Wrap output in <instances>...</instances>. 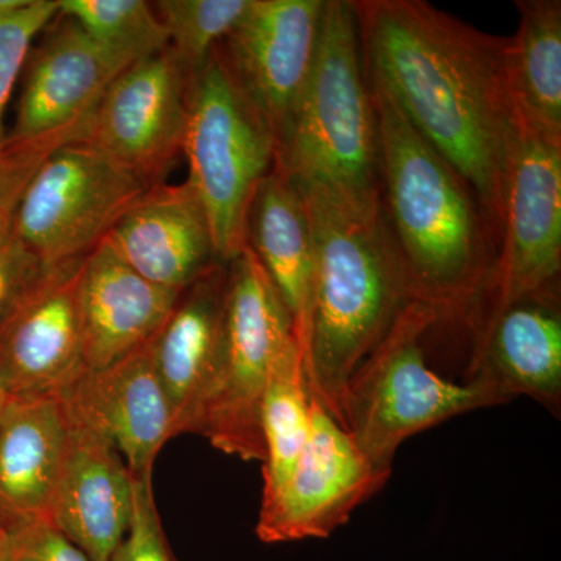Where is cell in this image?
<instances>
[{
    "mask_svg": "<svg viewBox=\"0 0 561 561\" xmlns=\"http://www.w3.org/2000/svg\"><path fill=\"white\" fill-rule=\"evenodd\" d=\"M368 80L471 184L501 245L513 105L507 38L423 0H351Z\"/></svg>",
    "mask_w": 561,
    "mask_h": 561,
    "instance_id": "1",
    "label": "cell"
},
{
    "mask_svg": "<svg viewBox=\"0 0 561 561\" xmlns=\"http://www.w3.org/2000/svg\"><path fill=\"white\" fill-rule=\"evenodd\" d=\"M379 133V186L387 230L416 300L438 320L474 330L489 298L500 242L478 195L370 81Z\"/></svg>",
    "mask_w": 561,
    "mask_h": 561,
    "instance_id": "2",
    "label": "cell"
},
{
    "mask_svg": "<svg viewBox=\"0 0 561 561\" xmlns=\"http://www.w3.org/2000/svg\"><path fill=\"white\" fill-rule=\"evenodd\" d=\"M298 190L308 203L316 250L306 346L309 387L343 426L346 389L354 373L401 312L420 301L382 213L362 216L316 187Z\"/></svg>",
    "mask_w": 561,
    "mask_h": 561,
    "instance_id": "3",
    "label": "cell"
},
{
    "mask_svg": "<svg viewBox=\"0 0 561 561\" xmlns=\"http://www.w3.org/2000/svg\"><path fill=\"white\" fill-rule=\"evenodd\" d=\"M275 168L362 216H381L375 101L351 0H327L319 47L278 142Z\"/></svg>",
    "mask_w": 561,
    "mask_h": 561,
    "instance_id": "4",
    "label": "cell"
},
{
    "mask_svg": "<svg viewBox=\"0 0 561 561\" xmlns=\"http://www.w3.org/2000/svg\"><path fill=\"white\" fill-rule=\"evenodd\" d=\"M437 324L430 306L409 305L346 389L343 427L383 474L391 476L398 449L413 435L461 413L508 402L483 383L454 382L431 370L423 341Z\"/></svg>",
    "mask_w": 561,
    "mask_h": 561,
    "instance_id": "5",
    "label": "cell"
},
{
    "mask_svg": "<svg viewBox=\"0 0 561 561\" xmlns=\"http://www.w3.org/2000/svg\"><path fill=\"white\" fill-rule=\"evenodd\" d=\"M183 154L187 181L208 214L217 260L228 264L247 247L251 202L275 168L276 142L236 87L219 46L192 76Z\"/></svg>",
    "mask_w": 561,
    "mask_h": 561,
    "instance_id": "6",
    "label": "cell"
},
{
    "mask_svg": "<svg viewBox=\"0 0 561 561\" xmlns=\"http://www.w3.org/2000/svg\"><path fill=\"white\" fill-rule=\"evenodd\" d=\"M294 334L278 291L253 251L228 262L224 346L194 434L242 460H265L261 409L276 351Z\"/></svg>",
    "mask_w": 561,
    "mask_h": 561,
    "instance_id": "7",
    "label": "cell"
},
{
    "mask_svg": "<svg viewBox=\"0 0 561 561\" xmlns=\"http://www.w3.org/2000/svg\"><path fill=\"white\" fill-rule=\"evenodd\" d=\"M149 187L87 139L73 140L33 176L11 236L41 264L83 260Z\"/></svg>",
    "mask_w": 561,
    "mask_h": 561,
    "instance_id": "8",
    "label": "cell"
},
{
    "mask_svg": "<svg viewBox=\"0 0 561 561\" xmlns=\"http://www.w3.org/2000/svg\"><path fill=\"white\" fill-rule=\"evenodd\" d=\"M560 272L561 138L513 113L501 245L479 320L522 298L560 291Z\"/></svg>",
    "mask_w": 561,
    "mask_h": 561,
    "instance_id": "9",
    "label": "cell"
},
{
    "mask_svg": "<svg viewBox=\"0 0 561 561\" xmlns=\"http://www.w3.org/2000/svg\"><path fill=\"white\" fill-rule=\"evenodd\" d=\"M83 260L38 262L0 316V383L9 398L58 394L87 370L79 312Z\"/></svg>",
    "mask_w": 561,
    "mask_h": 561,
    "instance_id": "10",
    "label": "cell"
},
{
    "mask_svg": "<svg viewBox=\"0 0 561 561\" xmlns=\"http://www.w3.org/2000/svg\"><path fill=\"white\" fill-rule=\"evenodd\" d=\"M389 479L311 393L308 440L278 497L261 507L256 535L267 545L331 537Z\"/></svg>",
    "mask_w": 561,
    "mask_h": 561,
    "instance_id": "11",
    "label": "cell"
},
{
    "mask_svg": "<svg viewBox=\"0 0 561 561\" xmlns=\"http://www.w3.org/2000/svg\"><path fill=\"white\" fill-rule=\"evenodd\" d=\"M191 79L169 47L133 62L95 108L88 142L150 186L162 183L183 154Z\"/></svg>",
    "mask_w": 561,
    "mask_h": 561,
    "instance_id": "12",
    "label": "cell"
},
{
    "mask_svg": "<svg viewBox=\"0 0 561 561\" xmlns=\"http://www.w3.org/2000/svg\"><path fill=\"white\" fill-rule=\"evenodd\" d=\"M327 0H250L219 44L221 60L275 142L300 98L319 47Z\"/></svg>",
    "mask_w": 561,
    "mask_h": 561,
    "instance_id": "13",
    "label": "cell"
},
{
    "mask_svg": "<svg viewBox=\"0 0 561 561\" xmlns=\"http://www.w3.org/2000/svg\"><path fill=\"white\" fill-rule=\"evenodd\" d=\"M57 18L25 62L11 139L36 138L92 116L114 80L139 61L99 43L70 18Z\"/></svg>",
    "mask_w": 561,
    "mask_h": 561,
    "instance_id": "14",
    "label": "cell"
},
{
    "mask_svg": "<svg viewBox=\"0 0 561 561\" xmlns=\"http://www.w3.org/2000/svg\"><path fill=\"white\" fill-rule=\"evenodd\" d=\"M474 332L467 381L483 383L508 402L529 397L560 416V291L531 295L486 313Z\"/></svg>",
    "mask_w": 561,
    "mask_h": 561,
    "instance_id": "15",
    "label": "cell"
},
{
    "mask_svg": "<svg viewBox=\"0 0 561 561\" xmlns=\"http://www.w3.org/2000/svg\"><path fill=\"white\" fill-rule=\"evenodd\" d=\"M58 397L116 446L131 476L153 474L154 460L173 435L151 339L103 370H84Z\"/></svg>",
    "mask_w": 561,
    "mask_h": 561,
    "instance_id": "16",
    "label": "cell"
},
{
    "mask_svg": "<svg viewBox=\"0 0 561 561\" xmlns=\"http://www.w3.org/2000/svg\"><path fill=\"white\" fill-rule=\"evenodd\" d=\"M65 411L68 445L50 522L90 561H111L130 524V472L105 435Z\"/></svg>",
    "mask_w": 561,
    "mask_h": 561,
    "instance_id": "17",
    "label": "cell"
},
{
    "mask_svg": "<svg viewBox=\"0 0 561 561\" xmlns=\"http://www.w3.org/2000/svg\"><path fill=\"white\" fill-rule=\"evenodd\" d=\"M105 239L133 271L165 289L186 290L221 264L208 214L187 180L150 186Z\"/></svg>",
    "mask_w": 561,
    "mask_h": 561,
    "instance_id": "18",
    "label": "cell"
},
{
    "mask_svg": "<svg viewBox=\"0 0 561 561\" xmlns=\"http://www.w3.org/2000/svg\"><path fill=\"white\" fill-rule=\"evenodd\" d=\"M180 294L140 276L103 239L80 265L77 298L87 370H103L153 339Z\"/></svg>",
    "mask_w": 561,
    "mask_h": 561,
    "instance_id": "19",
    "label": "cell"
},
{
    "mask_svg": "<svg viewBox=\"0 0 561 561\" xmlns=\"http://www.w3.org/2000/svg\"><path fill=\"white\" fill-rule=\"evenodd\" d=\"M228 264H217L181 291L151 339V353L172 415V435L194 434L224 346Z\"/></svg>",
    "mask_w": 561,
    "mask_h": 561,
    "instance_id": "20",
    "label": "cell"
},
{
    "mask_svg": "<svg viewBox=\"0 0 561 561\" xmlns=\"http://www.w3.org/2000/svg\"><path fill=\"white\" fill-rule=\"evenodd\" d=\"M66 445L58 394L9 398L0 416V526L9 534L50 522Z\"/></svg>",
    "mask_w": 561,
    "mask_h": 561,
    "instance_id": "21",
    "label": "cell"
},
{
    "mask_svg": "<svg viewBox=\"0 0 561 561\" xmlns=\"http://www.w3.org/2000/svg\"><path fill=\"white\" fill-rule=\"evenodd\" d=\"M247 247L278 291L306 350L316 273L311 216L305 195L276 168L262 181L251 202Z\"/></svg>",
    "mask_w": 561,
    "mask_h": 561,
    "instance_id": "22",
    "label": "cell"
},
{
    "mask_svg": "<svg viewBox=\"0 0 561 561\" xmlns=\"http://www.w3.org/2000/svg\"><path fill=\"white\" fill-rule=\"evenodd\" d=\"M516 9L518 31L505 54L513 113L561 138V2L518 0Z\"/></svg>",
    "mask_w": 561,
    "mask_h": 561,
    "instance_id": "23",
    "label": "cell"
},
{
    "mask_svg": "<svg viewBox=\"0 0 561 561\" xmlns=\"http://www.w3.org/2000/svg\"><path fill=\"white\" fill-rule=\"evenodd\" d=\"M265 443L264 490L262 504H271L286 485L302 451L311 424V387H309L306 350L290 335L273 356L261 409Z\"/></svg>",
    "mask_w": 561,
    "mask_h": 561,
    "instance_id": "24",
    "label": "cell"
},
{
    "mask_svg": "<svg viewBox=\"0 0 561 561\" xmlns=\"http://www.w3.org/2000/svg\"><path fill=\"white\" fill-rule=\"evenodd\" d=\"M58 14L70 18L92 38L136 60L168 49L164 25L144 0H57Z\"/></svg>",
    "mask_w": 561,
    "mask_h": 561,
    "instance_id": "25",
    "label": "cell"
},
{
    "mask_svg": "<svg viewBox=\"0 0 561 561\" xmlns=\"http://www.w3.org/2000/svg\"><path fill=\"white\" fill-rule=\"evenodd\" d=\"M250 0H160L154 11L168 33L169 49L194 76L241 20Z\"/></svg>",
    "mask_w": 561,
    "mask_h": 561,
    "instance_id": "26",
    "label": "cell"
},
{
    "mask_svg": "<svg viewBox=\"0 0 561 561\" xmlns=\"http://www.w3.org/2000/svg\"><path fill=\"white\" fill-rule=\"evenodd\" d=\"M92 116L62 130L28 139L7 138L0 144V242L10 238L24 192L43 162L65 144L87 139Z\"/></svg>",
    "mask_w": 561,
    "mask_h": 561,
    "instance_id": "27",
    "label": "cell"
},
{
    "mask_svg": "<svg viewBox=\"0 0 561 561\" xmlns=\"http://www.w3.org/2000/svg\"><path fill=\"white\" fill-rule=\"evenodd\" d=\"M57 16V0H0V144L9 138L5 110L33 41Z\"/></svg>",
    "mask_w": 561,
    "mask_h": 561,
    "instance_id": "28",
    "label": "cell"
},
{
    "mask_svg": "<svg viewBox=\"0 0 561 561\" xmlns=\"http://www.w3.org/2000/svg\"><path fill=\"white\" fill-rule=\"evenodd\" d=\"M130 478L133 504L128 535L111 561H176L154 502L153 474H130Z\"/></svg>",
    "mask_w": 561,
    "mask_h": 561,
    "instance_id": "29",
    "label": "cell"
},
{
    "mask_svg": "<svg viewBox=\"0 0 561 561\" xmlns=\"http://www.w3.org/2000/svg\"><path fill=\"white\" fill-rule=\"evenodd\" d=\"M10 540L11 561H90L50 522L33 523L11 531Z\"/></svg>",
    "mask_w": 561,
    "mask_h": 561,
    "instance_id": "30",
    "label": "cell"
},
{
    "mask_svg": "<svg viewBox=\"0 0 561 561\" xmlns=\"http://www.w3.org/2000/svg\"><path fill=\"white\" fill-rule=\"evenodd\" d=\"M38 262L13 236L0 242V316L18 284Z\"/></svg>",
    "mask_w": 561,
    "mask_h": 561,
    "instance_id": "31",
    "label": "cell"
},
{
    "mask_svg": "<svg viewBox=\"0 0 561 561\" xmlns=\"http://www.w3.org/2000/svg\"><path fill=\"white\" fill-rule=\"evenodd\" d=\"M0 561H11L10 534L0 526Z\"/></svg>",
    "mask_w": 561,
    "mask_h": 561,
    "instance_id": "32",
    "label": "cell"
},
{
    "mask_svg": "<svg viewBox=\"0 0 561 561\" xmlns=\"http://www.w3.org/2000/svg\"><path fill=\"white\" fill-rule=\"evenodd\" d=\"M7 401H9V394L3 390L2 383H0V416H2L3 409H5Z\"/></svg>",
    "mask_w": 561,
    "mask_h": 561,
    "instance_id": "33",
    "label": "cell"
}]
</instances>
